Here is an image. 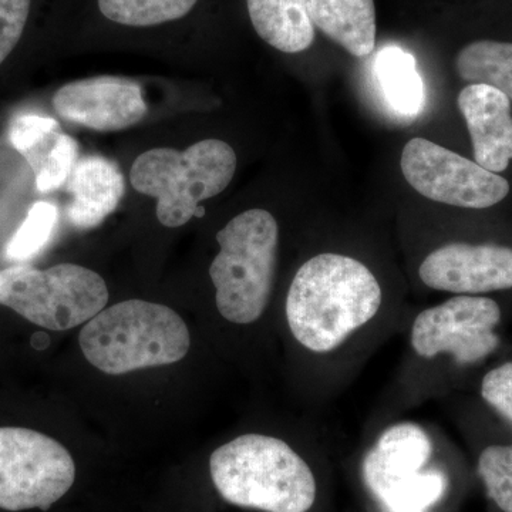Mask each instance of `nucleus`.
Instances as JSON below:
<instances>
[{"instance_id": "obj_1", "label": "nucleus", "mask_w": 512, "mask_h": 512, "mask_svg": "<svg viewBox=\"0 0 512 512\" xmlns=\"http://www.w3.org/2000/svg\"><path fill=\"white\" fill-rule=\"evenodd\" d=\"M382 303V286L363 262L325 252L306 261L293 276L286 320L299 345L328 355L372 322Z\"/></svg>"}, {"instance_id": "obj_2", "label": "nucleus", "mask_w": 512, "mask_h": 512, "mask_svg": "<svg viewBox=\"0 0 512 512\" xmlns=\"http://www.w3.org/2000/svg\"><path fill=\"white\" fill-rule=\"evenodd\" d=\"M212 483L229 504L264 512H308L318 494L311 467L288 443L242 434L210 458Z\"/></svg>"}, {"instance_id": "obj_3", "label": "nucleus", "mask_w": 512, "mask_h": 512, "mask_svg": "<svg viewBox=\"0 0 512 512\" xmlns=\"http://www.w3.org/2000/svg\"><path fill=\"white\" fill-rule=\"evenodd\" d=\"M79 343L90 365L119 376L180 362L190 350L191 336L173 309L131 299L104 308L89 320Z\"/></svg>"}, {"instance_id": "obj_4", "label": "nucleus", "mask_w": 512, "mask_h": 512, "mask_svg": "<svg viewBox=\"0 0 512 512\" xmlns=\"http://www.w3.org/2000/svg\"><path fill=\"white\" fill-rule=\"evenodd\" d=\"M220 254L210 268L215 303L222 318L235 325L261 319L274 289L279 228L274 215L248 210L217 234Z\"/></svg>"}, {"instance_id": "obj_5", "label": "nucleus", "mask_w": 512, "mask_h": 512, "mask_svg": "<svg viewBox=\"0 0 512 512\" xmlns=\"http://www.w3.org/2000/svg\"><path fill=\"white\" fill-rule=\"evenodd\" d=\"M237 154L225 141L208 138L185 151L153 148L136 158L131 185L157 200V218L164 227H183L201 201L217 197L231 184Z\"/></svg>"}, {"instance_id": "obj_6", "label": "nucleus", "mask_w": 512, "mask_h": 512, "mask_svg": "<svg viewBox=\"0 0 512 512\" xmlns=\"http://www.w3.org/2000/svg\"><path fill=\"white\" fill-rule=\"evenodd\" d=\"M107 302L106 282L84 266L59 264L40 271L15 265L0 271V303L40 328H76L99 315Z\"/></svg>"}, {"instance_id": "obj_7", "label": "nucleus", "mask_w": 512, "mask_h": 512, "mask_svg": "<svg viewBox=\"0 0 512 512\" xmlns=\"http://www.w3.org/2000/svg\"><path fill=\"white\" fill-rule=\"evenodd\" d=\"M433 454L429 434L413 423L396 424L363 461L367 488L389 512H424L446 490V478L424 471Z\"/></svg>"}, {"instance_id": "obj_8", "label": "nucleus", "mask_w": 512, "mask_h": 512, "mask_svg": "<svg viewBox=\"0 0 512 512\" xmlns=\"http://www.w3.org/2000/svg\"><path fill=\"white\" fill-rule=\"evenodd\" d=\"M76 480L72 454L59 441L22 427H0V508L47 511Z\"/></svg>"}, {"instance_id": "obj_9", "label": "nucleus", "mask_w": 512, "mask_h": 512, "mask_svg": "<svg viewBox=\"0 0 512 512\" xmlns=\"http://www.w3.org/2000/svg\"><path fill=\"white\" fill-rule=\"evenodd\" d=\"M400 165L414 190L440 204L483 210L510 192V184L501 175L426 138H412L406 144Z\"/></svg>"}, {"instance_id": "obj_10", "label": "nucleus", "mask_w": 512, "mask_h": 512, "mask_svg": "<svg viewBox=\"0 0 512 512\" xmlns=\"http://www.w3.org/2000/svg\"><path fill=\"white\" fill-rule=\"evenodd\" d=\"M501 320L498 303L484 296L458 295L424 309L414 319L410 342L424 359L450 355L460 365L490 356L500 345L495 328Z\"/></svg>"}, {"instance_id": "obj_11", "label": "nucleus", "mask_w": 512, "mask_h": 512, "mask_svg": "<svg viewBox=\"0 0 512 512\" xmlns=\"http://www.w3.org/2000/svg\"><path fill=\"white\" fill-rule=\"evenodd\" d=\"M53 107L70 123L96 131H120L146 117L140 84L126 77L100 76L64 84Z\"/></svg>"}, {"instance_id": "obj_12", "label": "nucleus", "mask_w": 512, "mask_h": 512, "mask_svg": "<svg viewBox=\"0 0 512 512\" xmlns=\"http://www.w3.org/2000/svg\"><path fill=\"white\" fill-rule=\"evenodd\" d=\"M423 284L434 291L478 295L512 288V249L453 242L431 252L420 265Z\"/></svg>"}, {"instance_id": "obj_13", "label": "nucleus", "mask_w": 512, "mask_h": 512, "mask_svg": "<svg viewBox=\"0 0 512 512\" xmlns=\"http://www.w3.org/2000/svg\"><path fill=\"white\" fill-rule=\"evenodd\" d=\"M9 141L28 161L40 192L62 187L79 160V144L52 117L19 114L10 123Z\"/></svg>"}, {"instance_id": "obj_14", "label": "nucleus", "mask_w": 512, "mask_h": 512, "mask_svg": "<svg viewBox=\"0 0 512 512\" xmlns=\"http://www.w3.org/2000/svg\"><path fill=\"white\" fill-rule=\"evenodd\" d=\"M476 163L491 171L507 170L512 158L511 100L487 84H470L458 94Z\"/></svg>"}, {"instance_id": "obj_15", "label": "nucleus", "mask_w": 512, "mask_h": 512, "mask_svg": "<svg viewBox=\"0 0 512 512\" xmlns=\"http://www.w3.org/2000/svg\"><path fill=\"white\" fill-rule=\"evenodd\" d=\"M73 200L67 220L77 229L99 227L119 207L126 185L119 165L106 157L79 158L67 180Z\"/></svg>"}, {"instance_id": "obj_16", "label": "nucleus", "mask_w": 512, "mask_h": 512, "mask_svg": "<svg viewBox=\"0 0 512 512\" xmlns=\"http://www.w3.org/2000/svg\"><path fill=\"white\" fill-rule=\"evenodd\" d=\"M309 18L350 55L363 59L375 52V0H309Z\"/></svg>"}, {"instance_id": "obj_17", "label": "nucleus", "mask_w": 512, "mask_h": 512, "mask_svg": "<svg viewBox=\"0 0 512 512\" xmlns=\"http://www.w3.org/2000/svg\"><path fill=\"white\" fill-rule=\"evenodd\" d=\"M255 32L282 53H301L315 40L309 0H247Z\"/></svg>"}, {"instance_id": "obj_18", "label": "nucleus", "mask_w": 512, "mask_h": 512, "mask_svg": "<svg viewBox=\"0 0 512 512\" xmlns=\"http://www.w3.org/2000/svg\"><path fill=\"white\" fill-rule=\"evenodd\" d=\"M377 82L384 99L404 117L419 116L424 107V86L416 59L400 47H384L375 60Z\"/></svg>"}, {"instance_id": "obj_19", "label": "nucleus", "mask_w": 512, "mask_h": 512, "mask_svg": "<svg viewBox=\"0 0 512 512\" xmlns=\"http://www.w3.org/2000/svg\"><path fill=\"white\" fill-rule=\"evenodd\" d=\"M456 70L471 84H487L512 101V43L477 40L458 52Z\"/></svg>"}, {"instance_id": "obj_20", "label": "nucleus", "mask_w": 512, "mask_h": 512, "mask_svg": "<svg viewBox=\"0 0 512 512\" xmlns=\"http://www.w3.org/2000/svg\"><path fill=\"white\" fill-rule=\"evenodd\" d=\"M104 18L117 25L150 28L183 19L198 0H97Z\"/></svg>"}, {"instance_id": "obj_21", "label": "nucleus", "mask_w": 512, "mask_h": 512, "mask_svg": "<svg viewBox=\"0 0 512 512\" xmlns=\"http://www.w3.org/2000/svg\"><path fill=\"white\" fill-rule=\"evenodd\" d=\"M59 221V210L50 202L33 204L28 217L6 245V256L12 261H29L49 244Z\"/></svg>"}, {"instance_id": "obj_22", "label": "nucleus", "mask_w": 512, "mask_h": 512, "mask_svg": "<svg viewBox=\"0 0 512 512\" xmlns=\"http://www.w3.org/2000/svg\"><path fill=\"white\" fill-rule=\"evenodd\" d=\"M478 473L491 500L504 512H512V444L485 448L478 458Z\"/></svg>"}, {"instance_id": "obj_23", "label": "nucleus", "mask_w": 512, "mask_h": 512, "mask_svg": "<svg viewBox=\"0 0 512 512\" xmlns=\"http://www.w3.org/2000/svg\"><path fill=\"white\" fill-rule=\"evenodd\" d=\"M32 0H0V64L18 45L28 23Z\"/></svg>"}, {"instance_id": "obj_24", "label": "nucleus", "mask_w": 512, "mask_h": 512, "mask_svg": "<svg viewBox=\"0 0 512 512\" xmlns=\"http://www.w3.org/2000/svg\"><path fill=\"white\" fill-rule=\"evenodd\" d=\"M481 396L512 423V362L495 367L484 376Z\"/></svg>"}, {"instance_id": "obj_25", "label": "nucleus", "mask_w": 512, "mask_h": 512, "mask_svg": "<svg viewBox=\"0 0 512 512\" xmlns=\"http://www.w3.org/2000/svg\"><path fill=\"white\" fill-rule=\"evenodd\" d=\"M204 214H205L204 207H201V205H198L197 210H195L194 217L201 218V217H204Z\"/></svg>"}]
</instances>
